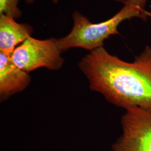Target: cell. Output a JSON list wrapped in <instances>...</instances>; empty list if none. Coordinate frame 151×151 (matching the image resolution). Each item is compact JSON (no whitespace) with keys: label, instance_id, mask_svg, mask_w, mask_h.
<instances>
[{"label":"cell","instance_id":"6da1fadb","mask_svg":"<svg viewBox=\"0 0 151 151\" xmlns=\"http://www.w3.org/2000/svg\"><path fill=\"white\" fill-rule=\"evenodd\" d=\"M92 91L114 105L151 112V47L147 46L132 62L120 60L101 47L78 63Z\"/></svg>","mask_w":151,"mask_h":151},{"label":"cell","instance_id":"7a4b0ae2","mask_svg":"<svg viewBox=\"0 0 151 151\" xmlns=\"http://www.w3.org/2000/svg\"><path fill=\"white\" fill-rule=\"evenodd\" d=\"M146 12L132 6L124 5L107 20L92 23L80 12L75 11L72 29L67 35L56 39V43L62 52L72 48H81L90 52L103 47L105 40L110 36L119 34L118 27L124 20L134 17L146 20Z\"/></svg>","mask_w":151,"mask_h":151},{"label":"cell","instance_id":"3957f363","mask_svg":"<svg viewBox=\"0 0 151 151\" xmlns=\"http://www.w3.org/2000/svg\"><path fill=\"white\" fill-rule=\"evenodd\" d=\"M62 53L56 39L40 40L30 37L14 50L11 57L19 68L29 73L42 67L60 70L64 63Z\"/></svg>","mask_w":151,"mask_h":151},{"label":"cell","instance_id":"277c9868","mask_svg":"<svg viewBox=\"0 0 151 151\" xmlns=\"http://www.w3.org/2000/svg\"><path fill=\"white\" fill-rule=\"evenodd\" d=\"M122 118V134L113 151H151V112L138 108L125 110Z\"/></svg>","mask_w":151,"mask_h":151},{"label":"cell","instance_id":"5b68a950","mask_svg":"<svg viewBox=\"0 0 151 151\" xmlns=\"http://www.w3.org/2000/svg\"><path fill=\"white\" fill-rule=\"evenodd\" d=\"M31 82L27 73L19 68L12 61L11 55L0 52V96L1 100L7 99L23 91Z\"/></svg>","mask_w":151,"mask_h":151},{"label":"cell","instance_id":"8992f818","mask_svg":"<svg viewBox=\"0 0 151 151\" xmlns=\"http://www.w3.org/2000/svg\"><path fill=\"white\" fill-rule=\"evenodd\" d=\"M33 27L26 23H18L12 16L0 14V52L11 55L27 38L32 37Z\"/></svg>","mask_w":151,"mask_h":151},{"label":"cell","instance_id":"52a82bcc","mask_svg":"<svg viewBox=\"0 0 151 151\" xmlns=\"http://www.w3.org/2000/svg\"><path fill=\"white\" fill-rule=\"evenodd\" d=\"M28 4H32L35 0H25ZM19 0H0V14H5L19 19L22 11L18 7Z\"/></svg>","mask_w":151,"mask_h":151},{"label":"cell","instance_id":"ba28073f","mask_svg":"<svg viewBox=\"0 0 151 151\" xmlns=\"http://www.w3.org/2000/svg\"><path fill=\"white\" fill-rule=\"evenodd\" d=\"M124 4V5H130L139 9L141 11H146V3L147 0H115Z\"/></svg>","mask_w":151,"mask_h":151},{"label":"cell","instance_id":"9c48e42d","mask_svg":"<svg viewBox=\"0 0 151 151\" xmlns=\"http://www.w3.org/2000/svg\"><path fill=\"white\" fill-rule=\"evenodd\" d=\"M146 14H147V17H150L151 19V12L147 11V12H146Z\"/></svg>","mask_w":151,"mask_h":151},{"label":"cell","instance_id":"30bf717a","mask_svg":"<svg viewBox=\"0 0 151 151\" xmlns=\"http://www.w3.org/2000/svg\"><path fill=\"white\" fill-rule=\"evenodd\" d=\"M52 2H53L54 4H57L59 0H52Z\"/></svg>","mask_w":151,"mask_h":151}]
</instances>
